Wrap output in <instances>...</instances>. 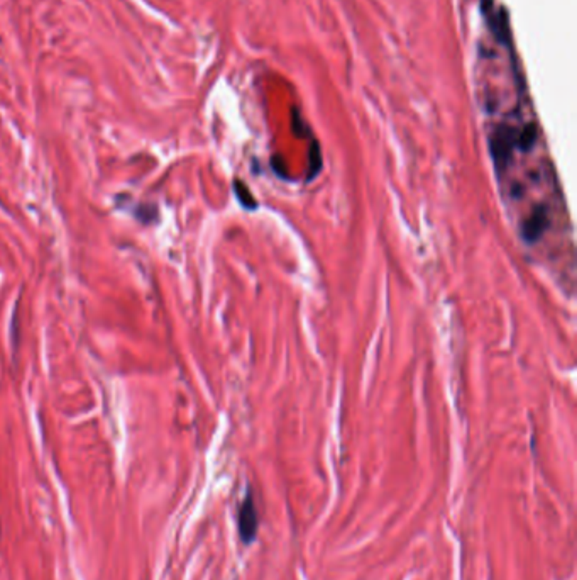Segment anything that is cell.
<instances>
[{
  "label": "cell",
  "mask_w": 577,
  "mask_h": 580,
  "mask_svg": "<svg viewBox=\"0 0 577 580\" xmlns=\"http://www.w3.org/2000/svg\"><path fill=\"white\" fill-rule=\"evenodd\" d=\"M259 529V516L256 509V502H254L253 490H248L245 497L240 502L239 509H237V531H239L240 542L244 545H250L258 537Z\"/></svg>",
  "instance_id": "obj_1"
}]
</instances>
